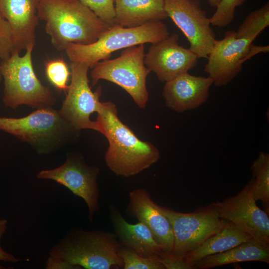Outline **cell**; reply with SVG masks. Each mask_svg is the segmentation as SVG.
Masks as SVG:
<instances>
[{
	"instance_id": "6da1fadb",
	"label": "cell",
	"mask_w": 269,
	"mask_h": 269,
	"mask_svg": "<svg viewBox=\"0 0 269 269\" xmlns=\"http://www.w3.org/2000/svg\"><path fill=\"white\" fill-rule=\"evenodd\" d=\"M97 113L98 132L105 136L109 144L105 154L106 164L117 176L135 175L159 160L158 149L152 143L140 139L120 120L114 103L101 102Z\"/></svg>"
},
{
	"instance_id": "7a4b0ae2",
	"label": "cell",
	"mask_w": 269,
	"mask_h": 269,
	"mask_svg": "<svg viewBox=\"0 0 269 269\" xmlns=\"http://www.w3.org/2000/svg\"><path fill=\"white\" fill-rule=\"evenodd\" d=\"M37 14L58 51L69 43H94L111 26L79 0H39Z\"/></svg>"
},
{
	"instance_id": "3957f363",
	"label": "cell",
	"mask_w": 269,
	"mask_h": 269,
	"mask_svg": "<svg viewBox=\"0 0 269 269\" xmlns=\"http://www.w3.org/2000/svg\"><path fill=\"white\" fill-rule=\"evenodd\" d=\"M121 245L115 234L98 230L73 229L50 250L49 256L87 269L123 267Z\"/></svg>"
},
{
	"instance_id": "277c9868",
	"label": "cell",
	"mask_w": 269,
	"mask_h": 269,
	"mask_svg": "<svg viewBox=\"0 0 269 269\" xmlns=\"http://www.w3.org/2000/svg\"><path fill=\"white\" fill-rule=\"evenodd\" d=\"M170 35L161 21L149 22L135 27L114 25L95 42L89 44H68L64 50L71 62H80L92 68L101 60L108 59L113 52L145 43H153Z\"/></svg>"
},
{
	"instance_id": "5b68a950",
	"label": "cell",
	"mask_w": 269,
	"mask_h": 269,
	"mask_svg": "<svg viewBox=\"0 0 269 269\" xmlns=\"http://www.w3.org/2000/svg\"><path fill=\"white\" fill-rule=\"evenodd\" d=\"M34 47H27L22 56L12 52L0 64L4 81L3 101L7 107L15 109L25 104L46 108L55 102L49 87L41 83L34 72L32 61Z\"/></svg>"
},
{
	"instance_id": "8992f818",
	"label": "cell",
	"mask_w": 269,
	"mask_h": 269,
	"mask_svg": "<svg viewBox=\"0 0 269 269\" xmlns=\"http://www.w3.org/2000/svg\"><path fill=\"white\" fill-rule=\"evenodd\" d=\"M144 44L123 49L120 56L99 61L91 72L92 85L101 79L115 83L125 90L140 108L148 100L146 78L150 71L144 64Z\"/></svg>"
},
{
	"instance_id": "52a82bcc",
	"label": "cell",
	"mask_w": 269,
	"mask_h": 269,
	"mask_svg": "<svg viewBox=\"0 0 269 269\" xmlns=\"http://www.w3.org/2000/svg\"><path fill=\"white\" fill-rule=\"evenodd\" d=\"M160 209L172 229L174 244L170 255L180 257L199 247L229 222L219 217L213 203L188 213Z\"/></svg>"
},
{
	"instance_id": "ba28073f",
	"label": "cell",
	"mask_w": 269,
	"mask_h": 269,
	"mask_svg": "<svg viewBox=\"0 0 269 269\" xmlns=\"http://www.w3.org/2000/svg\"><path fill=\"white\" fill-rule=\"evenodd\" d=\"M256 38H237L236 31L231 30L226 32L222 39L215 40L204 70L215 86L227 85L241 71L245 61L260 53L269 52V45H253Z\"/></svg>"
},
{
	"instance_id": "9c48e42d",
	"label": "cell",
	"mask_w": 269,
	"mask_h": 269,
	"mask_svg": "<svg viewBox=\"0 0 269 269\" xmlns=\"http://www.w3.org/2000/svg\"><path fill=\"white\" fill-rule=\"evenodd\" d=\"M71 83L66 91L60 113L75 131L91 129L98 132L96 121L90 116L97 112L101 103L102 88L92 92L89 85V67L80 62H71Z\"/></svg>"
},
{
	"instance_id": "30bf717a",
	"label": "cell",
	"mask_w": 269,
	"mask_h": 269,
	"mask_svg": "<svg viewBox=\"0 0 269 269\" xmlns=\"http://www.w3.org/2000/svg\"><path fill=\"white\" fill-rule=\"evenodd\" d=\"M164 9L198 58H207L215 40L210 18L199 0H164Z\"/></svg>"
},
{
	"instance_id": "8fae6325",
	"label": "cell",
	"mask_w": 269,
	"mask_h": 269,
	"mask_svg": "<svg viewBox=\"0 0 269 269\" xmlns=\"http://www.w3.org/2000/svg\"><path fill=\"white\" fill-rule=\"evenodd\" d=\"M99 172L98 167L87 165L82 157L74 155L69 156L59 167L41 170L36 176L39 179L53 180L82 198L88 206L89 220L92 222L99 210L100 191L97 182Z\"/></svg>"
},
{
	"instance_id": "7c38bea8",
	"label": "cell",
	"mask_w": 269,
	"mask_h": 269,
	"mask_svg": "<svg viewBox=\"0 0 269 269\" xmlns=\"http://www.w3.org/2000/svg\"><path fill=\"white\" fill-rule=\"evenodd\" d=\"M253 179L236 195L213 203L219 217L233 223L252 238L269 244V214L256 204Z\"/></svg>"
},
{
	"instance_id": "4fadbf2b",
	"label": "cell",
	"mask_w": 269,
	"mask_h": 269,
	"mask_svg": "<svg viewBox=\"0 0 269 269\" xmlns=\"http://www.w3.org/2000/svg\"><path fill=\"white\" fill-rule=\"evenodd\" d=\"M178 39L177 33L170 34L163 40L151 43L145 55V65L161 82L188 72L197 64V55L189 48L180 45Z\"/></svg>"
},
{
	"instance_id": "5bb4252c",
	"label": "cell",
	"mask_w": 269,
	"mask_h": 269,
	"mask_svg": "<svg viewBox=\"0 0 269 269\" xmlns=\"http://www.w3.org/2000/svg\"><path fill=\"white\" fill-rule=\"evenodd\" d=\"M67 127L71 128L60 111L49 107L20 118L0 117V130L31 143L46 141Z\"/></svg>"
},
{
	"instance_id": "9a60e30c",
	"label": "cell",
	"mask_w": 269,
	"mask_h": 269,
	"mask_svg": "<svg viewBox=\"0 0 269 269\" xmlns=\"http://www.w3.org/2000/svg\"><path fill=\"white\" fill-rule=\"evenodd\" d=\"M126 213L150 230L164 254H171L174 238L171 225L147 191L140 188L130 192Z\"/></svg>"
},
{
	"instance_id": "2e32d148",
	"label": "cell",
	"mask_w": 269,
	"mask_h": 269,
	"mask_svg": "<svg viewBox=\"0 0 269 269\" xmlns=\"http://www.w3.org/2000/svg\"><path fill=\"white\" fill-rule=\"evenodd\" d=\"M165 83L162 96L165 106L182 113L195 110L206 102L213 81L209 76H196L187 72Z\"/></svg>"
},
{
	"instance_id": "e0dca14e",
	"label": "cell",
	"mask_w": 269,
	"mask_h": 269,
	"mask_svg": "<svg viewBox=\"0 0 269 269\" xmlns=\"http://www.w3.org/2000/svg\"><path fill=\"white\" fill-rule=\"evenodd\" d=\"M39 0H0V15L8 22L11 29L13 52L19 53L29 46H35Z\"/></svg>"
},
{
	"instance_id": "ac0fdd59",
	"label": "cell",
	"mask_w": 269,
	"mask_h": 269,
	"mask_svg": "<svg viewBox=\"0 0 269 269\" xmlns=\"http://www.w3.org/2000/svg\"><path fill=\"white\" fill-rule=\"evenodd\" d=\"M110 216L115 234L121 246L145 258H160L164 254L150 230L142 223H129L118 210L112 206Z\"/></svg>"
},
{
	"instance_id": "d6986e66",
	"label": "cell",
	"mask_w": 269,
	"mask_h": 269,
	"mask_svg": "<svg viewBox=\"0 0 269 269\" xmlns=\"http://www.w3.org/2000/svg\"><path fill=\"white\" fill-rule=\"evenodd\" d=\"M115 24L135 27L168 17L164 0H115Z\"/></svg>"
},
{
	"instance_id": "ffe728a7",
	"label": "cell",
	"mask_w": 269,
	"mask_h": 269,
	"mask_svg": "<svg viewBox=\"0 0 269 269\" xmlns=\"http://www.w3.org/2000/svg\"><path fill=\"white\" fill-rule=\"evenodd\" d=\"M249 261L269 263V244L253 238L225 252L204 257L194 262V269H209Z\"/></svg>"
},
{
	"instance_id": "44dd1931",
	"label": "cell",
	"mask_w": 269,
	"mask_h": 269,
	"mask_svg": "<svg viewBox=\"0 0 269 269\" xmlns=\"http://www.w3.org/2000/svg\"><path fill=\"white\" fill-rule=\"evenodd\" d=\"M252 238L241 228L229 222L220 231L199 247L187 253L183 258L187 263L193 266L194 262L204 257L225 252Z\"/></svg>"
},
{
	"instance_id": "7402d4cb",
	"label": "cell",
	"mask_w": 269,
	"mask_h": 269,
	"mask_svg": "<svg viewBox=\"0 0 269 269\" xmlns=\"http://www.w3.org/2000/svg\"><path fill=\"white\" fill-rule=\"evenodd\" d=\"M254 176L252 183L253 197L261 201L266 211H269V154L260 152L251 166Z\"/></svg>"
},
{
	"instance_id": "603a6c76",
	"label": "cell",
	"mask_w": 269,
	"mask_h": 269,
	"mask_svg": "<svg viewBox=\"0 0 269 269\" xmlns=\"http://www.w3.org/2000/svg\"><path fill=\"white\" fill-rule=\"evenodd\" d=\"M269 25V3L250 12L236 31L237 38L257 37Z\"/></svg>"
},
{
	"instance_id": "cb8c5ba5",
	"label": "cell",
	"mask_w": 269,
	"mask_h": 269,
	"mask_svg": "<svg viewBox=\"0 0 269 269\" xmlns=\"http://www.w3.org/2000/svg\"><path fill=\"white\" fill-rule=\"evenodd\" d=\"M46 76L51 84L57 89L66 92L71 71L63 58L49 59L45 65Z\"/></svg>"
},
{
	"instance_id": "d4e9b609",
	"label": "cell",
	"mask_w": 269,
	"mask_h": 269,
	"mask_svg": "<svg viewBox=\"0 0 269 269\" xmlns=\"http://www.w3.org/2000/svg\"><path fill=\"white\" fill-rule=\"evenodd\" d=\"M119 254L124 269H165L158 257L145 258L122 246Z\"/></svg>"
},
{
	"instance_id": "484cf974",
	"label": "cell",
	"mask_w": 269,
	"mask_h": 269,
	"mask_svg": "<svg viewBox=\"0 0 269 269\" xmlns=\"http://www.w3.org/2000/svg\"><path fill=\"white\" fill-rule=\"evenodd\" d=\"M245 0H221L216 10L210 18L211 24L219 27H226L234 19L237 7L241 5Z\"/></svg>"
},
{
	"instance_id": "4316f807",
	"label": "cell",
	"mask_w": 269,
	"mask_h": 269,
	"mask_svg": "<svg viewBox=\"0 0 269 269\" xmlns=\"http://www.w3.org/2000/svg\"><path fill=\"white\" fill-rule=\"evenodd\" d=\"M99 18L110 26L115 25V0H79Z\"/></svg>"
},
{
	"instance_id": "83f0119b",
	"label": "cell",
	"mask_w": 269,
	"mask_h": 269,
	"mask_svg": "<svg viewBox=\"0 0 269 269\" xmlns=\"http://www.w3.org/2000/svg\"><path fill=\"white\" fill-rule=\"evenodd\" d=\"M13 50L11 29L8 22L0 15V59L7 58Z\"/></svg>"
},
{
	"instance_id": "f1b7e54d",
	"label": "cell",
	"mask_w": 269,
	"mask_h": 269,
	"mask_svg": "<svg viewBox=\"0 0 269 269\" xmlns=\"http://www.w3.org/2000/svg\"><path fill=\"white\" fill-rule=\"evenodd\" d=\"M159 259L165 269H193L183 257L163 254Z\"/></svg>"
},
{
	"instance_id": "f546056e",
	"label": "cell",
	"mask_w": 269,
	"mask_h": 269,
	"mask_svg": "<svg viewBox=\"0 0 269 269\" xmlns=\"http://www.w3.org/2000/svg\"><path fill=\"white\" fill-rule=\"evenodd\" d=\"M7 220L0 219V261L16 263L21 261L20 259L16 258L12 254L5 251L1 246L0 241L2 236L7 229Z\"/></svg>"
},
{
	"instance_id": "4dcf8cb0",
	"label": "cell",
	"mask_w": 269,
	"mask_h": 269,
	"mask_svg": "<svg viewBox=\"0 0 269 269\" xmlns=\"http://www.w3.org/2000/svg\"><path fill=\"white\" fill-rule=\"evenodd\" d=\"M46 269H78L79 266L73 265L62 259L49 256L46 262Z\"/></svg>"
},
{
	"instance_id": "1f68e13d",
	"label": "cell",
	"mask_w": 269,
	"mask_h": 269,
	"mask_svg": "<svg viewBox=\"0 0 269 269\" xmlns=\"http://www.w3.org/2000/svg\"><path fill=\"white\" fill-rule=\"evenodd\" d=\"M221 1V0H208L210 5L213 7H216Z\"/></svg>"
},
{
	"instance_id": "d6a6232c",
	"label": "cell",
	"mask_w": 269,
	"mask_h": 269,
	"mask_svg": "<svg viewBox=\"0 0 269 269\" xmlns=\"http://www.w3.org/2000/svg\"><path fill=\"white\" fill-rule=\"evenodd\" d=\"M1 78H2V76H1V72H0V82L1 81Z\"/></svg>"
}]
</instances>
